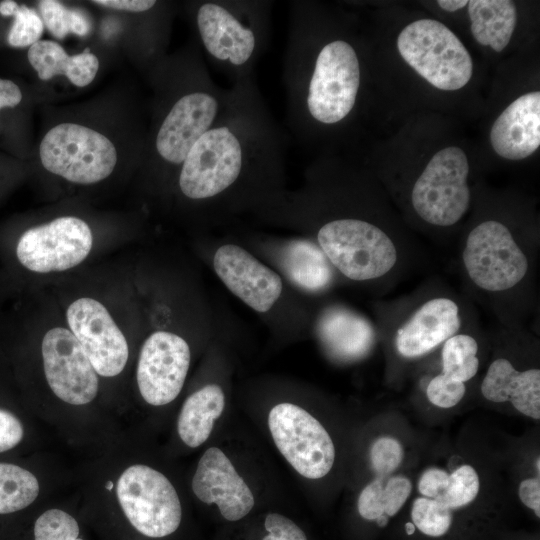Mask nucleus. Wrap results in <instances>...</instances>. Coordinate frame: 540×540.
<instances>
[{"label":"nucleus","instance_id":"nucleus-1","mask_svg":"<svg viewBox=\"0 0 540 540\" xmlns=\"http://www.w3.org/2000/svg\"><path fill=\"white\" fill-rule=\"evenodd\" d=\"M285 152V135L254 76L235 82L223 111L179 168V192L215 212L264 206L281 195Z\"/></svg>","mask_w":540,"mask_h":540},{"label":"nucleus","instance_id":"nucleus-2","mask_svg":"<svg viewBox=\"0 0 540 540\" xmlns=\"http://www.w3.org/2000/svg\"><path fill=\"white\" fill-rule=\"evenodd\" d=\"M282 78L286 123L295 140L341 124L355 108L361 84L358 53L344 38L321 40L311 3L290 4Z\"/></svg>","mask_w":540,"mask_h":540},{"label":"nucleus","instance_id":"nucleus-3","mask_svg":"<svg viewBox=\"0 0 540 540\" xmlns=\"http://www.w3.org/2000/svg\"><path fill=\"white\" fill-rule=\"evenodd\" d=\"M170 68V95L153 135V152L163 165L180 168L223 111L229 89L215 84L196 50Z\"/></svg>","mask_w":540,"mask_h":540},{"label":"nucleus","instance_id":"nucleus-4","mask_svg":"<svg viewBox=\"0 0 540 540\" xmlns=\"http://www.w3.org/2000/svg\"><path fill=\"white\" fill-rule=\"evenodd\" d=\"M273 5L269 0H205L193 4L203 50L233 83L254 76L255 65L269 45Z\"/></svg>","mask_w":540,"mask_h":540},{"label":"nucleus","instance_id":"nucleus-5","mask_svg":"<svg viewBox=\"0 0 540 540\" xmlns=\"http://www.w3.org/2000/svg\"><path fill=\"white\" fill-rule=\"evenodd\" d=\"M316 239L331 265L356 282L382 279L399 263V248L391 236L362 218L328 219L317 229Z\"/></svg>","mask_w":540,"mask_h":540},{"label":"nucleus","instance_id":"nucleus-6","mask_svg":"<svg viewBox=\"0 0 540 540\" xmlns=\"http://www.w3.org/2000/svg\"><path fill=\"white\" fill-rule=\"evenodd\" d=\"M461 261L473 286L490 295L512 293L528 280L531 269L528 247L504 223L492 219L470 230Z\"/></svg>","mask_w":540,"mask_h":540},{"label":"nucleus","instance_id":"nucleus-7","mask_svg":"<svg viewBox=\"0 0 540 540\" xmlns=\"http://www.w3.org/2000/svg\"><path fill=\"white\" fill-rule=\"evenodd\" d=\"M397 47L401 57L434 87L454 91L471 79L473 62L458 37L444 24L420 19L399 34Z\"/></svg>","mask_w":540,"mask_h":540},{"label":"nucleus","instance_id":"nucleus-8","mask_svg":"<svg viewBox=\"0 0 540 540\" xmlns=\"http://www.w3.org/2000/svg\"><path fill=\"white\" fill-rule=\"evenodd\" d=\"M116 490L125 520L139 535L162 539L180 527L179 496L161 472L143 464L132 465L120 475Z\"/></svg>","mask_w":540,"mask_h":540},{"label":"nucleus","instance_id":"nucleus-9","mask_svg":"<svg viewBox=\"0 0 540 540\" xmlns=\"http://www.w3.org/2000/svg\"><path fill=\"white\" fill-rule=\"evenodd\" d=\"M40 159L49 172L77 184L107 178L117 163L114 144L100 132L75 123L50 129L40 144Z\"/></svg>","mask_w":540,"mask_h":540},{"label":"nucleus","instance_id":"nucleus-10","mask_svg":"<svg viewBox=\"0 0 540 540\" xmlns=\"http://www.w3.org/2000/svg\"><path fill=\"white\" fill-rule=\"evenodd\" d=\"M468 173L469 163L461 148L446 147L434 154L412 188L416 214L432 226L455 225L470 205Z\"/></svg>","mask_w":540,"mask_h":540},{"label":"nucleus","instance_id":"nucleus-11","mask_svg":"<svg viewBox=\"0 0 540 540\" xmlns=\"http://www.w3.org/2000/svg\"><path fill=\"white\" fill-rule=\"evenodd\" d=\"M273 441L290 465L303 477L320 479L335 462V446L324 426L293 403L275 405L268 415Z\"/></svg>","mask_w":540,"mask_h":540},{"label":"nucleus","instance_id":"nucleus-12","mask_svg":"<svg viewBox=\"0 0 540 540\" xmlns=\"http://www.w3.org/2000/svg\"><path fill=\"white\" fill-rule=\"evenodd\" d=\"M93 236L88 224L64 216L24 231L15 246L19 264L36 273L68 270L88 256Z\"/></svg>","mask_w":540,"mask_h":540},{"label":"nucleus","instance_id":"nucleus-13","mask_svg":"<svg viewBox=\"0 0 540 540\" xmlns=\"http://www.w3.org/2000/svg\"><path fill=\"white\" fill-rule=\"evenodd\" d=\"M41 353L47 383L59 399L84 405L96 397L97 373L70 330L63 327L48 330Z\"/></svg>","mask_w":540,"mask_h":540},{"label":"nucleus","instance_id":"nucleus-14","mask_svg":"<svg viewBox=\"0 0 540 540\" xmlns=\"http://www.w3.org/2000/svg\"><path fill=\"white\" fill-rule=\"evenodd\" d=\"M190 348L179 335L152 333L143 343L137 365L142 398L153 406L172 402L180 393L190 365Z\"/></svg>","mask_w":540,"mask_h":540},{"label":"nucleus","instance_id":"nucleus-15","mask_svg":"<svg viewBox=\"0 0 540 540\" xmlns=\"http://www.w3.org/2000/svg\"><path fill=\"white\" fill-rule=\"evenodd\" d=\"M66 318L96 373L120 374L128 360V344L106 307L93 298H79L69 305Z\"/></svg>","mask_w":540,"mask_h":540},{"label":"nucleus","instance_id":"nucleus-16","mask_svg":"<svg viewBox=\"0 0 540 540\" xmlns=\"http://www.w3.org/2000/svg\"><path fill=\"white\" fill-rule=\"evenodd\" d=\"M213 267L224 285L259 313L269 311L282 293L280 276L238 245L220 246Z\"/></svg>","mask_w":540,"mask_h":540},{"label":"nucleus","instance_id":"nucleus-17","mask_svg":"<svg viewBox=\"0 0 540 540\" xmlns=\"http://www.w3.org/2000/svg\"><path fill=\"white\" fill-rule=\"evenodd\" d=\"M461 309L448 296H434L423 301L396 329L394 346L406 359L425 356L459 333Z\"/></svg>","mask_w":540,"mask_h":540},{"label":"nucleus","instance_id":"nucleus-18","mask_svg":"<svg viewBox=\"0 0 540 540\" xmlns=\"http://www.w3.org/2000/svg\"><path fill=\"white\" fill-rule=\"evenodd\" d=\"M191 487L203 503L217 504L221 515L228 521L242 519L254 507L252 491L218 447H210L204 452Z\"/></svg>","mask_w":540,"mask_h":540},{"label":"nucleus","instance_id":"nucleus-19","mask_svg":"<svg viewBox=\"0 0 540 540\" xmlns=\"http://www.w3.org/2000/svg\"><path fill=\"white\" fill-rule=\"evenodd\" d=\"M494 151L509 160H521L540 145V92L513 101L495 120L490 131Z\"/></svg>","mask_w":540,"mask_h":540},{"label":"nucleus","instance_id":"nucleus-20","mask_svg":"<svg viewBox=\"0 0 540 540\" xmlns=\"http://www.w3.org/2000/svg\"><path fill=\"white\" fill-rule=\"evenodd\" d=\"M482 396L492 403L509 402L516 411L540 419V370H518L504 357L495 358L481 382Z\"/></svg>","mask_w":540,"mask_h":540},{"label":"nucleus","instance_id":"nucleus-21","mask_svg":"<svg viewBox=\"0 0 540 540\" xmlns=\"http://www.w3.org/2000/svg\"><path fill=\"white\" fill-rule=\"evenodd\" d=\"M317 331L328 353L342 361L364 357L375 340L369 321L342 307L326 309L318 320Z\"/></svg>","mask_w":540,"mask_h":540},{"label":"nucleus","instance_id":"nucleus-22","mask_svg":"<svg viewBox=\"0 0 540 540\" xmlns=\"http://www.w3.org/2000/svg\"><path fill=\"white\" fill-rule=\"evenodd\" d=\"M27 57L41 80L64 75L77 87L89 85L99 69V60L89 48L70 56L60 44L50 40L34 43Z\"/></svg>","mask_w":540,"mask_h":540},{"label":"nucleus","instance_id":"nucleus-23","mask_svg":"<svg viewBox=\"0 0 540 540\" xmlns=\"http://www.w3.org/2000/svg\"><path fill=\"white\" fill-rule=\"evenodd\" d=\"M280 263L288 279L306 292L325 291L334 279V267L324 252L307 239L287 242L280 253Z\"/></svg>","mask_w":540,"mask_h":540},{"label":"nucleus","instance_id":"nucleus-24","mask_svg":"<svg viewBox=\"0 0 540 540\" xmlns=\"http://www.w3.org/2000/svg\"><path fill=\"white\" fill-rule=\"evenodd\" d=\"M224 407V392L217 384H208L192 393L183 403L178 417L180 439L192 448L202 445L209 438Z\"/></svg>","mask_w":540,"mask_h":540},{"label":"nucleus","instance_id":"nucleus-25","mask_svg":"<svg viewBox=\"0 0 540 540\" xmlns=\"http://www.w3.org/2000/svg\"><path fill=\"white\" fill-rule=\"evenodd\" d=\"M467 5L475 40L501 52L508 45L516 25L514 3L509 0H472Z\"/></svg>","mask_w":540,"mask_h":540},{"label":"nucleus","instance_id":"nucleus-26","mask_svg":"<svg viewBox=\"0 0 540 540\" xmlns=\"http://www.w3.org/2000/svg\"><path fill=\"white\" fill-rule=\"evenodd\" d=\"M39 491L38 479L30 470L0 461V532L34 503Z\"/></svg>","mask_w":540,"mask_h":540},{"label":"nucleus","instance_id":"nucleus-27","mask_svg":"<svg viewBox=\"0 0 540 540\" xmlns=\"http://www.w3.org/2000/svg\"><path fill=\"white\" fill-rule=\"evenodd\" d=\"M0 540H85L77 519L62 509L43 511L30 526L16 519L0 532Z\"/></svg>","mask_w":540,"mask_h":540},{"label":"nucleus","instance_id":"nucleus-28","mask_svg":"<svg viewBox=\"0 0 540 540\" xmlns=\"http://www.w3.org/2000/svg\"><path fill=\"white\" fill-rule=\"evenodd\" d=\"M478 352V341L472 335H453L442 344L441 373L455 381H470L479 370Z\"/></svg>","mask_w":540,"mask_h":540},{"label":"nucleus","instance_id":"nucleus-29","mask_svg":"<svg viewBox=\"0 0 540 540\" xmlns=\"http://www.w3.org/2000/svg\"><path fill=\"white\" fill-rule=\"evenodd\" d=\"M480 492V477L470 464H461L449 473L446 488L433 499L453 511L470 505Z\"/></svg>","mask_w":540,"mask_h":540},{"label":"nucleus","instance_id":"nucleus-30","mask_svg":"<svg viewBox=\"0 0 540 540\" xmlns=\"http://www.w3.org/2000/svg\"><path fill=\"white\" fill-rule=\"evenodd\" d=\"M0 14L13 16L14 21L8 34V43L12 47H27L38 42L44 30L43 20L38 13L12 0L0 2Z\"/></svg>","mask_w":540,"mask_h":540},{"label":"nucleus","instance_id":"nucleus-31","mask_svg":"<svg viewBox=\"0 0 540 540\" xmlns=\"http://www.w3.org/2000/svg\"><path fill=\"white\" fill-rule=\"evenodd\" d=\"M43 24L50 33L63 39L69 33L85 36L89 33L90 21L82 11L68 8L59 1L42 0L38 2Z\"/></svg>","mask_w":540,"mask_h":540},{"label":"nucleus","instance_id":"nucleus-32","mask_svg":"<svg viewBox=\"0 0 540 540\" xmlns=\"http://www.w3.org/2000/svg\"><path fill=\"white\" fill-rule=\"evenodd\" d=\"M410 515L415 528L433 538L445 535L453 521V511L433 498L420 495L413 500Z\"/></svg>","mask_w":540,"mask_h":540},{"label":"nucleus","instance_id":"nucleus-33","mask_svg":"<svg viewBox=\"0 0 540 540\" xmlns=\"http://www.w3.org/2000/svg\"><path fill=\"white\" fill-rule=\"evenodd\" d=\"M404 447L395 437L383 435L376 438L370 446L369 460L376 477L385 479L401 466L404 459Z\"/></svg>","mask_w":540,"mask_h":540},{"label":"nucleus","instance_id":"nucleus-34","mask_svg":"<svg viewBox=\"0 0 540 540\" xmlns=\"http://www.w3.org/2000/svg\"><path fill=\"white\" fill-rule=\"evenodd\" d=\"M465 393V383L452 380L441 372L432 377L425 390L428 401L442 409H449L458 405L464 398Z\"/></svg>","mask_w":540,"mask_h":540},{"label":"nucleus","instance_id":"nucleus-35","mask_svg":"<svg viewBox=\"0 0 540 540\" xmlns=\"http://www.w3.org/2000/svg\"><path fill=\"white\" fill-rule=\"evenodd\" d=\"M413 484L408 476L391 475L384 481L383 503L384 513L388 517L395 516L410 497Z\"/></svg>","mask_w":540,"mask_h":540},{"label":"nucleus","instance_id":"nucleus-36","mask_svg":"<svg viewBox=\"0 0 540 540\" xmlns=\"http://www.w3.org/2000/svg\"><path fill=\"white\" fill-rule=\"evenodd\" d=\"M385 479L374 478L360 492L357 509L360 516L368 521H376L384 515L383 487Z\"/></svg>","mask_w":540,"mask_h":540},{"label":"nucleus","instance_id":"nucleus-37","mask_svg":"<svg viewBox=\"0 0 540 540\" xmlns=\"http://www.w3.org/2000/svg\"><path fill=\"white\" fill-rule=\"evenodd\" d=\"M25 436L20 417L12 410L0 406V455L18 447Z\"/></svg>","mask_w":540,"mask_h":540},{"label":"nucleus","instance_id":"nucleus-38","mask_svg":"<svg viewBox=\"0 0 540 540\" xmlns=\"http://www.w3.org/2000/svg\"><path fill=\"white\" fill-rule=\"evenodd\" d=\"M264 527L269 534L280 540H307L304 531L297 524L278 513H269Z\"/></svg>","mask_w":540,"mask_h":540},{"label":"nucleus","instance_id":"nucleus-39","mask_svg":"<svg viewBox=\"0 0 540 540\" xmlns=\"http://www.w3.org/2000/svg\"><path fill=\"white\" fill-rule=\"evenodd\" d=\"M518 496L520 501L529 509L533 510L535 515L540 517V479L537 477H528L523 479L518 486Z\"/></svg>","mask_w":540,"mask_h":540},{"label":"nucleus","instance_id":"nucleus-40","mask_svg":"<svg viewBox=\"0 0 540 540\" xmlns=\"http://www.w3.org/2000/svg\"><path fill=\"white\" fill-rule=\"evenodd\" d=\"M93 3L111 9L143 13L151 10L157 2L154 0H95Z\"/></svg>","mask_w":540,"mask_h":540},{"label":"nucleus","instance_id":"nucleus-41","mask_svg":"<svg viewBox=\"0 0 540 540\" xmlns=\"http://www.w3.org/2000/svg\"><path fill=\"white\" fill-rule=\"evenodd\" d=\"M22 100L20 88L13 81L0 78V109L14 107Z\"/></svg>","mask_w":540,"mask_h":540},{"label":"nucleus","instance_id":"nucleus-42","mask_svg":"<svg viewBox=\"0 0 540 540\" xmlns=\"http://www.w3.org/2000/svg\"><path fill=\"white\" fill-rule=\"evenodd\" d=\"M438 5L445 11L455 12L468 4L466 0H439Z\"/></svg>","mask_w":540,"mask_h":540},{"label":"nucleus","instance_id":"nucleus-43","mask_svg":"<svg viewBox=\"0 0 540 540\" xmlns=\"http://www.w3.org/2000/svg\"><path fill=\"white\" fill-rule=\"evenodd\" d=\"M388 518L389 517L384 514L376 520V523L378 524V526L384 527L388 523Z\"/></svg>","mask_w":540,"mask_h":540},{"label":"nucleus","instance_id":"nucleus-44","mask_svg":"<svg viewBox=\"0 0 540 540\" xmlns=\"http://www.w3.org/2000/svg\"><path fill=\"white\" fill-rule=\"evenodd\" d=\"M415 529H416V528H415V526L413 525V523H408V524L405 525V530H406V533H407L408 535L413 534L414 531H415Z\"/></svg>","mask_w":540,"mask_h":540},{"label":"nucleus","instance_id":"nucleus-45","mask_svg":"<svg viewBox=\"0 0 540 540\" xmlns=\"http://www.w3.org/2000/svg\"><path fill=\"white\" fill-rule=\"evenodd\" d=\"M262 540H280L279 538L268 533Z\"/></svg>","mask_w":540,"mask_h":540}]
</instances>
